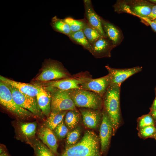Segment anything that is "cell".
Returning a JSON list of instances; mask_svg holds the SVG:
<instances>
[{"instance_id":"6da1fadb","label":"cell","mask_w":156,"mask_h":156,"mask_svg":"<svg viewBox=\"0 0 156 156\" xmlns=\"http://www.w3.org/2000/svg\"><path fill=\"white\" fill-rule=\"evenodd\" d=\"M100 143L96 133L87 130L79 142L66 147L60 156H101Z\"/></svg>"},{"instance_id":"7a4b0ae2","label":"cell","mask_w":156,"mask_h":156,"mask_svg":"<svg viewBox=\"0 0 156 156\" xmlns=\"http://www.w3.org/2000/svg\"><path fill=\"white\" fill-rule=\"evenodd\" d=\"M120 86L110 84L102 98L104 109L107 113L113 127L114 135L120 124Z\"/></svg>"},{"instance_id":"3957f363","label":"cell","mask_w":156,"mask_h":156,"mask_svg":"<svg viewBox=\"0 0 156 156\" xmlns=\"http://www.w3.org/2000/svg\"><path fill=\"white\" fill-rule=\"evenodd\" d=\"M155 5L144 0H118L113 6L117 13H127L137 17H146Z\"/></svg>"},{"instance_id":"277c9868","label":"cell","mask_w":156,"mask_h":156,"mask_svg":"<svg viewBox=\"0 0 156 156\" xmlns=\"http://www.w3.org/2000/svg\"><path fill=\"white\" fill-rule=\"evenodd\" d=\"M72 76L61 62L50 59L45 60L41 73L33 80L36 82H45L68 78Z\"/></svg>"},{"instance_id":"5b68a950","label":"cell","mask_w":156,"mask_h":156,"mask_svg":"<svg viewBox=\"0 0 156 156\" xmlns=\"http://www.w3.org/2000/svg\"><path fill=\"white\" fill-rule=\"evenodd\" d=\"M69 91L76 107L100 110L103 106L102 98L94 92L81 89Z\"/></svg>"},{"instance_id":"8992f818","label":"cell","mask_w":156,"mask_h":156,"mask_svg":"<svg viewBox=\"0 0 156 156\" xmlns=\"http://www.w3.org/2000/svg\"><path fill=\"white\" fill-rule=\"evenodd\" d=\"M89 73L82 72L68 78L45 82H34L33 84L42 88L53 87L63 90L80 89V84Z\"/></svg>"},{"instance_id":"52a82bcc","label":"cell","mask_w":156,"mask_h":156,"mask_svg":"<svg viewBox=\"0 0 156 156\" xmlns=\"http://www.w3.org/2000/svg\"><path fill=\"white\" fill-rule=\"evenodd\" d=\"M51 95V111H68L76 109L69 90L47 87Z\"/></svg>"},{"instance_id":"ba28073f","label":"cell","mask_w":156,"mask_h":156,"mask_svg":"<svg viewBox=\"0 0 156 156\" xmlns=\"http://www.w3.org/2000/svg\"><path fill=\"white\" fill-rule=\"evenodd\" d=\"M0 102L7 109L20 117L25 118L32 114L29 111L17 104L13 99L7 85L1 81L0 83Z\"/></svg>"},{"instance_id":"9c48e42d","label":"cell","mask_w":156,"mask_h":156,"mask_svg":"<svg viewBox=\"0 0 156 156\" xmlns=\"http://www.w3.org/2000/svg\"><path fill=\"white\" fill-rule=\"evenodd\" d=\"M111 83L109 74L98 78L93 79L90 73L80 85L81 89L94 92L103 98Z\"/></svg>"},{"instance_id":"30bf717a","label":"cell","mask_w":156,"mask_h":156,"mask_svg":"<svg viewBox=\"0 0 156 156\" xmlns=\"http://www.w3.org/2000/svg\"><path fill=\"white\" fill-rule=\"evenodd\" d=\"M7 85L10 90L13 99L17 105L27 109L36 115L38 116L42 115V113L39 107L36 97L25 94L15 88Z\"/></svg>"},{"instance_id":"8fae6325","label":"cell","mask_w":156,"mask_h":156,"mask_svg":"<svg viewBox=\"0 0 156 156\" xmlns=\"http://www.w3.org/2000/svg\"><path fill=\"white\" fill-rule=\"evenodd\" d=\"M112 135H113L112 124L107 113L103 109L102 112V121L99 132L101 155H104L107 153Z\"/></svg>"},{"instance_id":"7c38bea8","label":"cell","mask_w":156,"mask_h":156,"mask_svg":"<svg viewBox=\"0 0 156 156\" xmlns=\"http://www.w3.org/2000/svg\"><path fill=\"white\" fill-rule=\"evenodd\" d=\"M105 67L110 77V84L120 86L127 79L142 70V67L139 66L121 69L113 68L108 65L106 66Z\"/></svg>"},{"instance_id":"4fadbf2b","label":"cell","mask_w":156,"mask_h":156,"mask_svg":"<svg viewBox=\"0 0 156 156\" xmlns=\"http://www.w3.org/2000/svg\"><path fill=\"white\" fill-rule=\"evenodd\" d=\"M116 47L107 37H103L94 43L90 53L96 58L110 57L112 50Z\"/></svg>"},{"instance_id":"5bb4252c","label":"cell","mask_w":156,"mask_h":156,"mask_svg":"<svg viewBox=\"0 0 156 156\" xmlns=\"http://www.w3.org/2000/svg\"><path fill=\"white\" fill-rule=\"evenodd\" d=\"M83 2L85 9L84 18L87 23L92 27L96 30L101 36L107 37L103 29L101 17L95 11L91 1L85 0H83Z\"/></svg>"},{"instance_id":"9a60e30c","label":"cell","mask_w":156,"mask_h":156,"mask_svg":"<svg viewBox=\"0 0 156 156\" xmlns=\"http://www.w3.org/2000/svg\"><path fill=\"white\" fill-rule=\"evenodd\" d=\"M0 79V81L15 88L21 92L31 97H36L38 93L44 89V88L33 84L15 81L1 75Z\"/></svg>"},{"instance_id":"2e32d148","label":"cell","mask_w":156,"mask_h":156,"mask_svg":"<svg viewBox=\"0 0 156 156\" xmlns=\"http://www.w3.org/2000/svg\"><path fill=\"white\" fill-rule=\"evenodd\" d=\"M80 111L82 115L83 124L87 127L95 129L99 124L102 112L100 110L81 108Z\"/></svg>"},{"instance_id":"e0dca14e","label":"cell","mask_w":156,"mask_h":156,"mask_svg":"<svg viewBox=\"0 0 156 156\" xmlns=\"http://www.w3.org/2000/svg\"><path fill=\"white\" fill-rule=\"evenodd\" d=\"M103 29L107 38L116 46L122 41L124 37L122 31L118 27L101 17Z\"/></svg>"},{"instance_id":"ac0fdd59","label":"cell","mask_w":156,"mask_h":156,"mask_svg":"<svg viewBox=\"0 0 156 156\" xmlns=\"http://www.w3.org/2000/svg\"><path fill=\"white\" fill-rule=\"evenodd\" d=\"M52 131L47 127H42L39 131L38 136L42 142L55 154L57 155L58 147L57 140Z\"/></svg>"},{"instance_id":"d6986e66","label":"cell","mask_w":156,"mask_h":156,"mask_svg":"<svg viewBox=\"0 0 156 156\" xmlns=\"http://www.w3.org/2000/svg\"><path fill=\"white\" fill-rule=\"evenodd\" d=\"M39 92L36 98L39 107L42 113L48 117L51 112V95L46 88Z\"/></svg>"},{"instance_id":"ffe728a7","label":"cell","mask_w":156,"mask_h":156,"mask_svg":"<svg viewBox=\"0 0 156 156\" xmlns=\"http://www.w3.org/2000/svg\"><path fill=\"white\" fill-rule=\"evenodd\" d=\"M50 25L55 31L68 36L72 32L69 25L64 19L59 18L56 16L52 18Z\"/></svg>"},{"instance_id":"44dd1931","label":"cell","mask_w":156,"mask_h":156,"mask_svg":"<svg viewBox=\"0 0 156 156\" xmlns=\"http://www.w3.org/2000/svg\"><path fill=\"white\" fill-rule=\"evenodd\" d=\"M68 111H51L46 122L47 127L53 130L62 120Z\"/></svg>"},{"instance_id":"7402d4cb","label":"cell","mask_w":156,"mask_h":156,"mask_svg":"<svg viewBox=\"0 0 156 156\" xmlns=\"http://www.w3.org/2000/svg\"><path fill=\"white\" fill-rule=\"evenodd\" d=\"M68 37L73 42L81 46L84 49L90 52L92 45L85 36L82 30L71 32Z\"/></svg>"},{"instance_id":"603a6c76","label":"cell","mask_w":156,"mask_h":156,"mask_svg":"<svg viewBox=\"0 0 156 156\" xmlns=\"http://www.w3.org/2000/svg\"><path fill=\"white\" fill-rule=\"evenodd\" d=\"M81 115V113L77 109L67 112L65 116L64 123L68 128L72 129L77 125L79 122Z\"/></svg>"},{"instance_id":"cb8c5ba5","label":"cell","mask_w":156,"mask_h":156,"mask_svg":"<svg viewBox=\"0 0 156 156\" xmlns=\"http://www.w3.org/2000/svg\"><path fill=\"white\" fill-rule=\"evenodd\" d=\"M82 30L85 36L92 46L98 40L104 37L96 30L90 26L87 22Z\"/></svg>"},{"instance_id":"d4e9b609","label":"cell","mask_w":156,"mask_h":156,"mask_svg":"<svg viewBox=\"0 0 156 156\" xmlns=\"http://www.w3.org/2000/svg\"><path fill=\"white\" fill-rule=\"evenodd\" d=\"M33 146L35 156H55L49 148L39 140H35Z\"/></svg>"},{"instance_id":"484cf974","label":"cell","mask_w":156,"mask_h":156,"mask_svg":"<svg viewBox=\"0 0 156 156\" xmlns=\"http://www.w3.org/2000/svg\"><path fill=\"white\" fill-rule=\"evenodd\" d=\"M64 19L69 25L72 32L82 30L87 23L84 18L81 19H75L68 17Z\"/></svg>"},{"instance_id":"4316f807","label":"cell","mask_w":156,"mask_h":156,"mask_svg":"<svg viewBox=\"0 0 156 156\" xmlns=\"http://www.w3.org/2000/svg\"><path fill=\"white\" fill-rule=\"evenodd\" d=\"M36 127L37 124L36 122L22 123L20 126L23 133L28 137H32L35 135Z\"/></svg>"},{"instance_id":"83f0119b","label":"cell","mask_w":156,"mask_h":156,"mask_svg":"<svg viewBox=\"0 0 156 156\" xmlns=\"http://www.w3.org/2000/svg\"><path fill=\"white\" fill-rule=\"evenodd\" d=\"M80 135L81 130L79 127L68 132L66 135V147L76 144L79 138Z\"/></svg>"},{"instance_id":"f1b7e54d","label":"cell","mask_w":156,"mask_h":156,"mask_svg":"<svg viewBox=\"0 0 156 156\" xmlns=\"http://www.w3.org/2000/svg\"><path fill=\"white\" fill-rule=\"evenodd\" d=\"M55 135L59 139L64 138L68 132V128L62 120L55 129Z\"/></svg>"},{"instance_id":"f546056e","label":"cell","mask_w":156,"mask_h":156,"mask_svg":"<svg viewBox=\"0 0 156 156\" xmlns=\"http://www.w3.org/2000/svg\"><path fill=\"white\" fill-rule=\"evenodd\" d=\"M140 133L142 136L147 137L153 135L156 132V128L154 125H150L141 128Z\"/></svg>"},{"instance_id":"4dcf8cb0","label":"cell","mask_w":156,"mask_h":156,"mask_svg":"<svg viewBox=\"0 0 156 156\" xmlns=\"http://www.w3.org/2000/svg\"><path fill=\"white\" fill-rule=\"evenodd\" d=\"M154 125V122L152 116L149 114L142 117L139 122V126L140 128L148 126Z\"/></svg>"},{"instance_id":"1f68e13d","label":"cell","mask_w":156,"mask_h":156,"mask_svg":"<svg viewBox=\"0 0 156 156\" xmlns=\"http://www.w3.org/2000/svg\"><path fill=\"white\" fill-rule=\"evenodd\" d=\"M138 18L146 23L147 24L150 25L152 29L156 32V23H155L146 17H140Z\"/></svg>"},{"instance_id":"d6a6232c","label":"cell","mask_w":156,"mask_h":156,"mask_svg":"<svg viewBox=\"0 0 156 156\" xmlns=\"http://www.w3.org/2000/svg\"><path fill=\"white\" fill-rule=\"evenodd\" d=\"M146 17L152 21L156 18V5L153 6L150 14Z\"/></svg>"},{"instance_id":"836d02e7","label":"cell","mask_w":156,"mask_h":156,"mask_svg":"<svg viewBox=\"0 0 156 156\" xmlns=\"http://www.w3.org/2000/svg\"><path fill=\"white\" fill-rule=\"evenodd\" d=\"M0 156H9L6 152L4 151L2 148H0Z\"/></svg>"},{"instance_id":"e575fe53","label":"cell","mask_w":156,"mask_h":156,"mask_svg":"<svg viewBox=\"0 0 156 156\" xmlns=\"http://www.w3.org/2000/svg\"><path fill=\"white\" fill-rule=\"evenodd\" d=\"M156 109V97L154 101L152 107L151 108V111Z\"/></svg>"},{"instance_id":"d590c367","label":"cell","mask_w":156,"mask_h":156,"mask_svg":"<svg viewBox=\"0 0 156 156\" xmlns=\"http://www.w3.org/2000/svg\"><path fill=\"white\" fill-rule=\"evenodd\" d=\"M151 114L152 117L154 119H156V109L151 111Z\"/></svg>"},{"instance_id":"8d00e7d4","label":"cell","mask_w":156,"mask_h":156,"mask_svg":"<svg viewBox=\"0 0 156 156\" xmlns=\"http://www.w3.org/2000/svg\"><path fill=\"white\" fill-rule=\"evenodd\" d=\"M148 1L155 5L156 4V0H149Z\"/></svg>"},{"instance_id":"74e56055","label":"cell","mask_w":156,"mask_h":156,"mask_svg":"<svg viewBox=\"0 0 156 156\" xmlns=\"http://www.w3.org/2000/svg\"><path fill=\"white\" fill-rule=\"evenodd\" d=\"M153 137L155 138L156 139V133H155L153 135Z\"/></svg>"},{"instance_id":"f35d334b","label":"cell","mask_w":156,"mask_h":156,"mask_svg":"<svg viewBox=\"0 0 156 156\" xmlns=\"http://www.w3.org/2000/svg\"><path fill=\"white\" fill-rule=\"evenodd\" d=\"M153 21L156 23V18Z\"/></svg>"}]
</instances>
